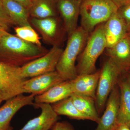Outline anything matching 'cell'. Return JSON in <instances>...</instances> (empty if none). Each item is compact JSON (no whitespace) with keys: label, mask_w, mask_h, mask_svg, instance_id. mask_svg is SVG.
<instances>
[{"label":"cell","mask_w":130,"mask_h":130,"mask_svg":"<svg viewBox=\"0 0 130 130\" xmlns=\"http://www.w3.org/2000/svg\"><path fill=\"white\" fill-rule=\"evenodd\" d=\"M49 50L8 32L0 40V62L21 67L43 56Z\"/></svg>","instance_id":"1"},{"label":"cell","mask_w":130,"mask_h":130,"mask_svg":"<svg viewBox=\"0 0 130 130\" xmlns=\"http://www.w3.org/2000/svg\"><path fill=\"white\" fill-rule=\"evenodd\" d=\"M89 35L79 26L68 36L66 46L56 68V71L65 81L72 80L77 76L76 61L85 46Z\"/></svg>","instance_id":"2"},{"label":"cell","mask_w":130,"mask_h":130,"mask_svg":"<svg viewBox=\"0 0 130 130\" xmlns=\"http://www.w3.org/2000/svg\"><path fill=\"white\" fill-rule=\"evenodd\" d=\"M118 9L111 0H81L80 26L90 33L97 26L105 23Z\"/></svg>","instance_id":"3"},{"label":"cell","mask_w":130,"mask_h":130,"mask_svg":"<svg viewBox=\"0 0 130 130\" xmlns=\"http://www.w3.org/2000/svg\"><path fill=\"white\" fill-rule=\"evenodd\" d=\"M103 24L97 26L90 33L86 45L78 58L76 65L77 75L90 74L96 71L98 59L107 47Z\"/></svg>","instance_id":"4"},{"label":"cell","mask_w":130,"mask_h":130,"mask_svg":"<svg viewBox=\"0 0 130 130\" xmlns=\"http://www.w3.org/2000/svg\"><path fill=\"white\" fill-rule=\"evenodd\" d=\"M95 99L98 113L102 112L110 93L118 85L122 72L110 58H108L100 70Z\"/></svg>","instance_id":"5"},{"label":"cell","mask_w":130,"mask_h":130,"mask_svg":"<svg viewBox=\"0 0 130 130\" xmlns=\"http://www.w3.org/2000/svg\"><path fill=\"white\" fill-rule=\"evenodd\" d=\"M20 67L0 62V97L3 101L24 94L25 80Z\"/></svg>","instance_id":"6"},{"label":"cell","mask_w":130,"mask_h":130,"mask_svg":"<svg viewBox=\"0 0 130 130\" xmlns=\"http://www.w3.org/2000/svg\"><path fill=\"white\" fill-rule=\"evenodd\" d=\"M30 22L31 25L40 33L46 43L53 46L60 47L66 32L62 20L58 16L44 19L31 18Z\"/></svg>","instance_id":"7"},{"label":"cell","mask_w":130,"mask_h":130,"mask_svg":"<svg viewBox=\"0 0 130 130\" xmlns=\"http://www.w3.org/2000/svg\"><path fill=\"white\" fill-rule=\"evenodd\" d=\"M63 50L60 47L53 46L43 56L21 67L22 77L27 79L56 71Z\"/></svg>","instance_id":"8"},{"label":"cell","mask_w":130,"mask_h":130,"mask_svg":"<svg viewBox=\"0 0 130 130\" xmlns=\"http://www.w3.org/2000/svg\"><path fill=\"white\" fill-rule=\"evenodd\" d=\"M65 81L56 71L32 77L23 84L24 93L41 94L53 86Z\"/></svg>","instance_id":"9"},{"label":"cell","mask_w":130,"mask_h":130,"mask_svg":"<svg viewBox=\"0 0 130 130\" xmlns=\"http://www.w3.org/2000/svg\"><path fill=\"white\" fill-rule=\"evenodd\" d=\"M35 96L24 95L21 94L7 100L0 107V130H7L13 117L22 108L28 105H34Z\"/></svg>","instance_id":"10"},{"label":"cell","mask_w":130,"mask_h":130,"mask_svg":"<svg viewBox=\"0 0 130 130\" xmlns=\"http://www.w3.org/2000/svg\"><path fill=\"white\" fill-rule=\"evenodd\" d=\"M120 100V91L118 85L110 93L106 102V109L98 123L95 130H114L117 124Z\"/></svg>","instance_id":"11"},{"label":"cell","mask_w":130,"mask_h":130,"mask_svg":"<svg viewBox=\"0 0 130 130\" xmlns=\"http://www.w3.org/2000/svg\"><path fill=\"white\" fill-rule=\"evenodd\" d=\"M106 48L113 46L126 36L128 32L124 21L118 12L113 14L103 24Z\"/></svg>","instance_id":"12"},{"label":"cell","mask_w":130,"mask_h":130,"mask_svg":"<svg viewBox=\"0 0 130 130\" xmlns=\"http://www.w3.org/2000/svg\"><path fill=\"white\" fill-rule=\"evenodd\" d=\"M81 0H59L58 8L66 32L70 36L77 28Z\"/></svg>","instance_id":"13"},{"label":"cell","mask_w":130,"mask_h":130,"mask_svg":"<svg viewBox=\"0 0 130 130\" xmlns=\"http://www.w3.org/2000/svg\"><path fill=\"white\" fill-rule=\"evenodd\" d=\"M34 106L40 108L41 113L39 116L28 121L20 130H50L58 121L59 116L50 104L34 103Z\"/></svg>","instance_id":"14"},{"label":"cell","mask_w":130,"mask_h":130,"mask_svg":"<svg viewBox=\"0 0 130 130\" xmlns=\"http://www.w3.org/2000/svg\"><path fill=\"white\" fill-rule=\"evenodd\" d=\"M105 53L110 58L122 73L130 70V40L127 36L113 46L106 48Z\"/></svg>","instance_id":"15"},{"label":"cell","mask_w":130,"mask_h":130,"mask_svg":"<svg viewBox=\"0 0 130 130\" xmlns=\"http://www.w3.org/2000/svg\"><path fill=\"white\" fill-rule=\"evenodd\" d=\"M100 70L90 74L78 75L70 80L73 93L92 98L95 100Z\"/></svg>","instance_id":"16"},{"label":"cell","mask_w":130,"mask_h":130,"mask_svg":"<svg viewBox=\"0 0 130 130\" xmlns=\"http://www.w3.org/2000/svg\"><path fill=\"white\" fill-rule=\"evenodd\" d=\"M73 94L70 80L64 81L55 85L41 95L35 96L36 104H53L71 96Z\"/></svg>","instance_id":"17"},{"label":"cell","mask_w":130,"mask_h":130,"mask_svg":"<svg viewBox=\"0 0 130 130\" xmlns=\"http://www.w3.org/2000/svg\"><path fill=\"white\" fill-rule=\"evenodd\" d=\"M118 85L120 91V100L117 124L130 127V86L126 79L120 78Z\"/></svg>","instance_id":"18"},{"label":"cell","mask_w":130,"mask_h":130,"mask_svg":"<svg viewBox=\"0 0 130 130\" xmlns=\"http://www.w3.org/2000/svg\"><path fill=\"white\" fill-rule=\"evenodd\" d=\"M2 6L14 25H31L29 10L23 5L12 0H3Z\"/></svg>","instance_id":"19"},{"label":"cell","mask_w":130,"mask_h":130,"mask_svg":"<svg viewBox=\"0 0 130 130\" xmlns=\"http://www.w3.org/2000/svg\"><path fill=\"white\" fill-rule=\"evenodd\" d=\"M73 104L81 113L91 121L98 123L100 117L96 107L95 100L92 98L73 93L71 96Z\"/></svg>","instance_id":"20"},{"label":"cell","mask_w":130,"mask_h":130,"mask_svg":"<svg viewBox=\"0 0 130 130\" xmlns=\"http://www.w3.org/2000/svg\"><path fill=\"white\" fill-rule=\"evenodd\" d=\"M51 105L58 116L64 115L75 119L90 120L88 116L81 113L77 109L71 96Z\"/></svg>","instance_id":"21"},{"label":"cell","mask_w":130,"mask_h":130,"mask_svg":"<svg viewBox=\"0 0 130 130\" xmlns=\"http://www.w3.org/2000/svg\"><path fill=\"white\" fill-rule=\"evenodd\" d=\"M32 6L29 11L31 18L44 19L57 16L50 0H32Z\"/></svg>","instance_id":"22"},{"label":"cell","mask_w":130,"mask_h":130,"mask_svg":"<svg viewBox=\"0 0 130 130\" xmlns=\"http://www.w3.org/2000/svg\"><path fill=\"white\" fill-rule=\"evenodd\" d=\"M16 36L30 43L42 46L38 34L31 25L16 26L14 28Z\"/></svg>","instance_id":"23"},{"label":"cell","mask_w":130,"mask_h":130,"mask_svg":"<svg viewBox=\"0 0 130 130\" xmlns=\"http://www.w3.org/2000/svg\"><path fill=\"white\" fill-rule=\"evenodd\" d=\"M13 25H15L14 23L8 15L3 7L0 5V26L7 30Z\"/></svg>","instance_id":"24"},{"label":"cell","mask_w":130,"mask_h":130,"mask_svg":"<svg viewBox=\"0 0 130 130\" xmlns=\"http://www.w3.org/2000/svg\"><path fill=\"white\" fill-rule=\"evenodd\" d=\"M117 12L124 21L128 30L130 29V3L119 8Z\"/></svg>","instance_id":"25"},{"label":"cell","mask_w":130,"mask_h":130,"mask_svg":"<svg viewBox=\"0 0 130 130\" xmlns=\"http://www.w3.org/2000/svg\"><path fill=\"white\" fill-rule=\"evenodd\" d=\"M51 130H74L72 127L68 123L65 122H56Z\"/></svg>","instance_id":"26"},{"label":"cell","mask_w":130,"mask_h":130,"mask_svg":"<svg viewBox=\"0 0 130 130\" xmlns=\"http://www.w3.org/2000/svg\"><path fill=\"white\" fill-rule=\"evenodd\" d=\"M18 3L26 8L28 10H29L31 6L32 3V0H12Z\"/></svg>","instance_id":"27"},{"label":"cell","mask_w":130,"mask_h":130,"mask_svg":"<svg viewBox=\"0 0 130 130\" xmlns=\"http://www.w3.org/2000/svg\"><path fill=\"white\" fill-rule=\"evenodd\" d=\"M118 8L130 4V0H111Z\"/></svg>","instance_id":"28"},{"label":"cell","mask_w":130,"mask_h":130,"mask_svg":"<svg viewBox=\"0 0 130 130\" xmlns=\"http://www.w3.org/2000/svg\"><path fill=\"white\" fill-rule=\"evenodd\" d=\"M114 130H130V127L123 124L117 125Z\"/></svg>","instance_id":"29"},{"label":"cell","mask_w":130,"mask_h":130,"mask_svg":"<svg viewBox=\"0 0 130 130\" xmlns=\"http://www.w3.org/2000/svg\"><path fill=\"white\" fill-rule=\"evenodd\" d=\"M8 32L6 30L5 28L0 26V40L4 35H6Z\"/></svg>","instance_id":"30"},{"label":"cell","mask_w":130,"mask_h":130,"mask_svg":"<svg viewBox=\"0 0 130 130\" xmlns=\"http://www.w3.org/2000/svg\"><path fill=\"white\" fill-rule=\"evenodd\" d=\"M126 73V81L128 82L129 85L130 86V70Z\"/></svg>","instance_id":"31"},{"label":"cell","mask_w":130,"mask_h":130,"mask_svg":"<svg viewBox=\"0 0 130 130\" xmlns=\"http://www.w3.org/2000/svg\"><path fill=\"white\" fill-rule=\"evenodd\" d=\"M127 36L128 37V38L130 40V29H129L128 30V32H127Z\"/></svg>","instance_id":"32"},{"label":"cell","mask_w":130,"mask_h":130,"mask_svg":"<svg viewBox=\"0 0 130 130\" xmlns=\"http://www.w3.org/2000/svg\"><path fill=\"white\" fill-rule=\"evenodd\" d=\"M3 1V0H0V5H1L2 6Z\"/></svg>","instance_id":"33"},{"label":"cell","mask_w":130,"mask_h":130,"mask_svg":"<svg viewBox=\"0 0 130 130\" xmlns=\"http://www.w3.org/2000/svg\"><path fill=\"white\" fill-rule=\"evenodd\" d=\"M2 101H3V100L0 97V104L1 103V102H2Z\"/></svg>","instance_id":"34"},{"label":"cell","mask_w":130,"mask_h":130,"mask_svg":"<svg viewBox=\"0 0 130 130\" xmlns=\"http://www.w3.org/2000/svg\"><path fill=\"white\" fill-rule=\"evenodd\" d=\"M7 130H12L11 128V127H10L9 128V129H7Z\"/></svg>","instance_id":"35"},{"label":"cell","mask_w":130,"mask_h":130,"mask_svg":"<svg viewBox=\"0 0 130 130\" xmlns=\"http://www.w3.org/2000/svg\"><path fill=\"white\" fill-rule=\"evenodd\" d=\"M75 1H80V0H75Z\"/></svg>","instance_id":"36"}]
</instances>
